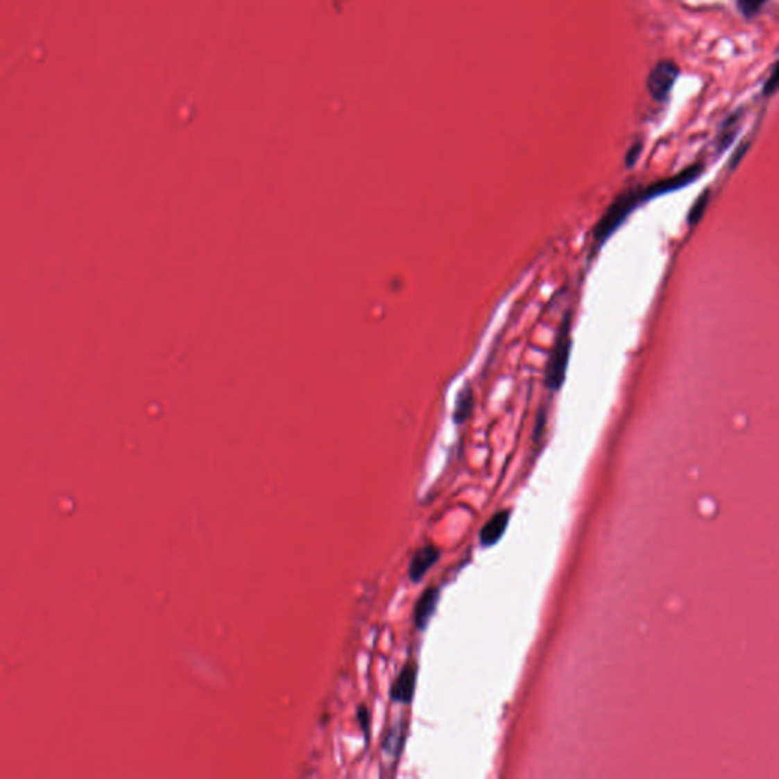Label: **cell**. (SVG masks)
<instances>
[{"label": "cell", "instance_id": "obj_5", "mask_svg": "<svg viewBox=\"0 0 779 779\" xmlns=\"http://www.w3.org/2000/svg\"><path fill=\"white\" fill-rule=\"evenodd\" d=\"M508 521H510L508 510H501L493 517H490L489 522L483 527L481 533H479V542H481V545L487 548L498 544L499 539L502 538V534H504V531L507 530Z\"/></svg>", "mask_w": 779, "mask_h": 779}, {"label": "cell", "instance_id": "obj_2", "mask_svg": "<svg viewBox=\"0 0 779 779\" xmlns=\"http://www.w3.org/2000/svg\"><path fill=\"white\" fill-rule=\"evenodd\" d=\"M416 680H417V665L414 662H408L404 670L399 673L395 683L391 687V700L399 703H410L416 691Z\"/></svg>", "mask_w": 779, "mask_h": 779}, {"label": "cell", "instance_id": "obj_7", "mask_svg": "<svg viewBox=\"0 0 779 779\" xmlns=\"http://www.w3.org/2000/svg\"><path fill=\"white\" fill-rule=\"evenodd\" d=\"M776 90H779V62L764 84V94H773Z\"/></svg>", "mask_w": 779, "mask_h": 779}, {"label": "cell", "instance_id": "obj_1", "mask_svg": "<svg viewBox=\"0 0 779 779\" xmlns=\"http://www.w3.org/2000/svg\"><path fill=\"white\" fill-rule=\"evenodd\" d=\"M679 76V67L673 61H660L653 67L649 75L647 87L655 99L662 101L671 92L673 85Z\"/></svg>", "mask_w": 779, "mask_h": 779}, {"label": "cell", "instance_id": "obj_3", "mask_svg": "<svg viewBox=\"0 0 779 779\" xmlns=\"http://www.w3.org/2000/svg\"><path fill=\"white\" fill-rule=\"evenodd\" d=\"M438 558H440V551L432 545H427L417 551L411 558L410 568H408V574H410L411 581L419 583V581L427 576V572L432 568V566L437 563Z\"/></svg>", "mask_w": 779, "mask_h": 779}, {"label": "cell", "instance_id": "obj_6", "mask_svg": "<svg viewBox=\"0 0 779 779\" xmlns=\"http://www.w3.org/2000/svg\"><path fill=\"white\" fill-rule=\"evenodd\" d=\"M739 11H742L746 17H751V15L757 14L762 5L766 3V0H737Z\"/></svg>", "mask_w": 779, "mask_h": 779}, {"label": "cell", "instance_id": "obj_4", "mask_svg": "<svg viewBox=\"0 0 779 779\" xmlns=\"http://www.w3.org/2000/svg\"><path fill=\"white\" fill-rule=\"evenodd\" d=\"M438 601H440V588H429L420 595L414 610V621L417 628H422L423 631V628L428 626L431 617L436 613Z\"/></svg>", "mask_w": 779, "mask_h": 779}, {"label": "cell", "instance_id": "obj_8", "mask_svg": "<svg viewBox=\"0 0 779 779\" xmlns=\"http://www.w3.org/2000/svg\"><path fill=\"white\" fill-rule=\"evenodd\" d=\"M706 201H708V198L705 200V196H702V198H700V200L697 201L696 207L691 210V219H690L691 223H692V219H694V221H696V219L703 214V209H705V206H706Z\"/></svg>", "mask_w": 779, "mask_h": 779}]
</instances>
